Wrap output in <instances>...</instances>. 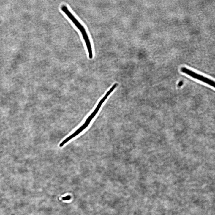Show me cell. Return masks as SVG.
Returning a JSON list of instances; mask_svg holds the SVG:
<instances>
[{
    "label": "cell",
    "instance_id": "cell-3",
    "mask_svg": "<svg viewBox=\"0 0 215 215\" xmlns=\"http://www.w3.org/2000/svg\"><path fill=\"white\" fill-rule=\"evenodd\" d=\"M69 195L68 194H66L65 195H63L62 196V197H65Z\"/></svg>",
    "mask_w": 215,
    "mask_h": 215
},
{
    "label": "cell",
    "instance_id": "cell-1",
    "mask_svg": "<svg viewBox=\"0 0 215 215\" xmlns=\"http://www.w3.org/2000/svg\"><path fill=\"white\" fill-rule=\"evenodd\" d=\"M61 10L82 33L83 37L84 40L88 50L89 57L90 59H92L93 57L92 46L89 37L84 27L69 11L67 7L64 5L62 6L61 8Z\"/></svg>",
    "mask_w": 215,
    "mask_h": 215
},
{
    "label": "cell",
    "instance_id": "cell-2",
    "mask_svg": "<svg viewBox=\"0 0 215 215\" xmlns=\"http://www.w3.org/2000/svg\"><path fill=\"white\" fill-rule=\"evenodd\" d=\"M181 71L183 73L199 81L205 83L213 87H215V82L212 80L198 74L185 67L181 68Z\"/></svg>",
    "mask_w": 215,
    "mask_h": 215
}]
</instances>
